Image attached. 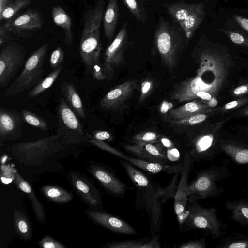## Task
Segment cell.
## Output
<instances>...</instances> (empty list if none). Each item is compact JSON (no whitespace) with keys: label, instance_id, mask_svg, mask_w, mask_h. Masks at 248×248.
<instances>
[{"label":"cell","instance_id":"6da1fadb","mask_svg":"<svg viewBox=\"0 0 248 248\" xmlns=\"http://www.w3.org/2000/svg\"><path fill=\"white\" fill-rule=\"evenodd\" d=\"M198 48L200 67L191 82V93L213 108L232 83L239 63L229 49L218 42L201 38Z\"/></svg>","mask_w":248,"mask_h":248},{"label":"cell","instance_id":"7a4b0ae2","mask_svg":"<svg viewBox=\"0 0 248 248\" xmlns=\"http://www.w3.org/2000/svg\"><path fill=\"white\" fill-rule=\"evenodd\" d=\"M120 163L144 201L150 219L152 234H156L161 230L163 215L162 205L169 200L174 198L180 173H175L170 184L162 187L152 182L130 162L122 159Z\"/></svg>","mask_w":248,"mask_h":248},{"label":"cell","instance_id":"3957f363","mask_svg":"<svg viewBox=\"0 0 248 248\" xmlns=\"http://www.w3.org/2000/svg\"><path fill=\"white\" fill-rule=\"evenodd\" d=\"M104 5V0H98L95 7L88 10L84 15L79 51L87 74H90L94 63L99 61L102 49L100 26Z\"/></svg>","mask_w":248,"mask_h":248},{"label":"cell","instance_id":"277c9868","mask_svg":"<svg viewBox=\"0 0 248 248\" xmlns=\"http://www.w3.org/2000/svg\"><path fill=\"white\" fill-rule=\"evenodd\" d=\"M58 134L37 140L12 145L11 155L20 163L27 166H39L53 154L63 148Z\"/></svg>","mask_w":248,"mask_h":248},{"label":"cell","instance_id":"5b68a950","mask_svg":"<svg viewBox=\"0 0 248 248\" xmlns=\"http://www.w3.org/2000/svg\"><path fill=\"white\" fill-rule=\"evenodd\" d=\"M229 169L224 165H212L197 172L195 178L188 184V201L195 202L198 200L217 197L224 189L218 183L230 176Z\"/></svg>","mask_w":248,"mask_h":248},{"label":"cell","instance_id":"8992f818","mask_svg":"<svg viewBox=\"0 0 248 248\" xmlns=\"http://www.w3.org/2000/svg\"><path fill=\"white\" fill-rule=\"evenodd\" d=\"M48 48V44L45 43L30 55L20 75L5 91L4 96L17 95L36 86L41 81Z\"/></svg>","mask_w":248,"mask_h":248},{"label":"cell","instance_id":"52a82bcc","mask_svg":"<svg viewBox=\"0 0 248 248\" xmlns=\"http://www.w3.org/2000/svg\"><path fill=\"white\" fill-rule=\"evenodd\" d=\"M217 211L215 207H203L196 203L187 205L182 227L203 230L213 239H217L225 234L227 225L218 217Z\"/></svg>","mask_w":248,"mask_h":248},{"label":"cell","instance_id":"ba28073f","mask_svg":"<svg viewBox=\"0 0 248 248\" xmlns=\"http://www.w3.org/2000/svg\"><path fill=\"white\" fill-rule=\"evenodd\" d=\"M232 116L215 123L204 132L193 139L188 151L193 162L210 161L216 157L220 151V129Z\"/></svg>","mask_w":248,"mask_h":248},{"label":"cell","instance_id":"9c48e42d","mask_svg":"<svg viewBox=\"0 0 248 248\" xmlns=\"http://www.w3.org/2000/svg\"><path fill=\"white\" fill-rule=\"evenodd\" d=\"M205 3L175 2L166 5L167 12L179 24L187 39L191 38L205 16Z\"/></svg>","mask_w":248,"mask_h":248},{"label":"cell","instance_id":"30bf717a","mask_svg":"<svg viewBox=\"0 0 248 248\" xmlns=\"http://www.w3.org/2000/svg\"><path fill=\"white\" fill-rule=\"evenodd\" d=\"M57 112V134L64 146L78 144L86 140V134L81 124L63 97L60 100Z\"/></svg>","mask_w":248,"mask_h":248},{"label":"cell","instance_id":"8fae6325","mask_svg":"<svg viewBox=\"0 0 248 248\" xmlns=\"http://www.w3.org/2000/svg\"><path fill=\"white\" fill-rule=\"evenodd\" d=\"M26 51L16 42H8L0 52V86L5 87L24 63Z\"/></svg>","mask_w":248,"mask_h":248},{"label":"cell","instance_id":"7c38bea8","mask_svg":"<svg viewBox=\"0 0 248 248\" xmlns=\"http://www.w3.org/2000/svg\"><path fill=\"white\" fill-rule=\"evenodd\" d=\"M156 49L165 62H175L182 44L179 32L167 21L160 19L154 34Z\"/></svg>","mask_w":248,"mask_h":248},{"label":"cell","instance_id":"4fadbf2b","mask_svg":"<svg viewBox=\"0 0 248 248\" xmlns=\"http://www.w3.org/2000/svg\"><path fill=\"white\" fill-rule=\"evenodd\" d=\"M67 178L75 192L91 208H102L100 192L88 177L78 172L70 171Z\"/></svg>","mask_w":248,"mask_h":248},{"label":"cell","instance_id":"5bb4252c","mask_svg":"<svg viewBox=\"0 0 248 248\" xmlns=\"http://www.w3.org/2000/svg\"><path fill=\"white\" fill-rule=\"evenodd\" d=\"M193 162L189 152H186L183 158V167L180 174V179L174 198V211L180 229L183 225L185 218L187 203L188 201V179L192 170Z\"/></svg>","mask_w":248,"mask_h":248},{"label":"cell","instance_id":"9a60e30c","mask_svg":"<svg viewBox=\"0 0 248 248\" xmlns=\"http://www.w3.org/2000/svg\"><path fill=\"white\" fill-rule=\"evenodd\" d=\"M44 25L42 15L35 10H30L14 20H9L4 27L13 35L19 38H29Z\"/></svg>","mask_w":248,"mask_h":248},{"label":"cell","instance_id":"2e32d148","mask_svg":"<svg viewBox=\"0 0 248 248\" xmlns=\"http://www.w3.org/2000/svg\"><path fill=\"white\" fill-rule=\"evenodd\" d=\"M22 113L10 108H0V141L14 140L21 137L24 122Z\"/></svg>","mask_w":248,"mask_h":248},{"label":"cell","instance_id":"e0dca14e","mask_svg":"<svg viewBox=\"0 0 248 248\" xmlns=\"http://www.w3.org/2000/svg\"><path fill=\"white\" fill-rule=\"evenodd\" d=\"M88 171L109 193L117 197L125 195V184L104 167L96 163H91Z\"/></svg>","mask_w":248,"mask_h":248},{"label":"cell","instance_id":"ac0fdd59","mask_svg":"<svg viewBox=\"0 0 248 248\" xmlns=\"http://www.w3.org/2000/svg\"><path fill=\"white\" fill-rule=\"evenodd\" d=\"M85 212L93 221L111 231L126 235L139 234L130 224L109 213L95 210H86Z\"/></svg>","mask_w":248,"mask_h":248},{"label":"cell","instance_id":"d6986e66","mask_svg":"<svg viewBox=\"0 0 248 248\" xmlns=\"http://www.w3.org/2000/svg\"><path fill=\"white\" fill-rule=\"evenodd\" d=\"M127 24L124 23L112 43L107 48L104 56V62L102 64L106 76L112 64L120 61L127 41Z\"/></svg>","mask_w":248,"mask_h":248},{"label":"cell","instance_id":"ffe728a7","mask_svg":"<svg viewBox=\"0 0 248 248\" xmlns=\"http://www.w3.org/2000/svg\"><path fill=\"white\" fill-rule=\"evenodd\" d=\"M124 148L138 158L161 164H170L166 155L157 146L152 143L127 144Z\"/></svg>","mask_w":248,"mask_h":248},{"label":"cell","instance_id":"44dd1931","mask_svg":"<svg viewBox=\"0 0 248 248\" xmlns=\"http://www.w3.org/2000/svg\"><path fill=\"white\" fill-rule=\"evenodd\" d=\"M119 157L143 170L153 174L160 172L175 174L181 172L183 167V163L171 164L152 162L138 158L128 157L123 153Z\"/></svg>","mask_w":248,"mask_h":248},{"label":"cell","instance_id":"7402d4cb","mask_svg":"<svg viewBox=\"0 0 248 248\" xmlns=\"http://www.w3.org/2000/svg\"><path fill=\"white\" fill-rule=\"evenodd\" d=\"M134 80L122 84L108 92L102 99L100 107L104 109H114L130 96L135 88Z\"/></svg>","mask_w":248,"mask_h":248},{"label":"cell","instance_id":"603a6c76","mask_svg":"<svg viewBox=\"0 0 248 248\" xmlns=\"http://www.w3.org/2000/svg\"><path fill=\"white\" fill-rule=\"evenodd\" d=\"M14 176L13 180L15 184L21 191L26 194L30 200L33 210L38 221L41 224H44L46 220L44 208L36 197L31 186L17 172L14 173Z\"/></svg>","mask_w":248,"mask_h":248},{"label":"cell","instance_id":"cb8c5ba5","mask_svg":"<svg viewBox=\"0 0 248 248\" xmlns=\"http://www.w3.org/2000/svg\"><path fill=\"white\" fill-rule=\"evenodd\" d=\"M220 149L233 162L248 165V146L233 140H221Z\"/></svg>","mask_w":248,"mask_h":248},{"label":"cell","instance_id":"d4e9b609","mask_svg":"<svg viewBox=\"0 0 248 248\" xmlns=\"http://www.w3.org/2000/svg\"><path fill=\"white\" fill-rule=\"evenodd\" d=\"M60 88L72 110L80 117L85 119L86 115L84 106L74 85L71 82L63 81L60 84Z\"/></svg>","mask_w":248,"mask_h":248},{"label":"cell","instance_id":"484cf974","mask_svg":"<svg viewBox=\"0 0 248 248\" xmlns=\"http://www.w3.org/2000/svg\"><path fill=\"white\" fill-rule=\"evenodd\" d=\"M224 207L231 212V218L244 226H248V200L245 198L230 200Z\"/></svg>","mask_w":248,"mask_h":248},{"label":"cell","instance_id":"4316f807","mask_svg":"<svg viewBox=\"0 0 248 248\" xmlns=\"http://www.w3.org/2000/svg\"><path fill=\"white\" fill-rule=\"evenodd\" d=\"M161 246L157 234L149 238L113 242L104 244L103 248H160Z\"/></svg>","mask_w":248,"mask_h":248},{"label":"cell","instance_id":"83f0119b","mask_svg":"<svg viewBox=\"0 0 248 248\" xmlns=\"http://www.w3.org/2000/svg\"><path fill=\"white\" fill-rule=\"evenodd\" d=\"M211 108L198 101H194L175 109H172L169 112V116L172 120L185 118L198 113L205 112Z\"/></svg>","mask_w":248,"mask_h":248},{"label":"cell","instance_id":"f1b7e54d","mask_svg":"<svg viewBox=\"0 0 248 248\" xmlns=\"http://www.w3.org/2000/svg\"><path fill=\"white\" fill-rule=\"evenodd\" d=\"M118 18L117 0H109L103 18L104 34L108 39H111L114 35Z\"/></svg>","mask_w":248,"mask_h":248},{"label":"cell","instance_id":"f546056e","mask_svg":"<svg viewBox=\"0 0 248 248\" xmlns=\"http://www.w3.org/2000/svg\"><path fill=\"white\" fill-rule=\"evenodd\" d=\"M52 16L54 23L62 28L64 31L65 44L71 45L73 43V34L70 16L60 6H56L52 8Z\"/></svg>","mask_w":248,"mask_h":248},{"label":"cell","instance_id":"4dcf8cb0","mask_svg":"<svg viewBox=\"0 0 248 248\" xmlns=\"http://www.w3.org/2000/svg\"><path fill=\"white\" fill-rule=\"evenodd\" d=\"M14 226L17 233L22 240L30 241L32 237L31 223L27 216L15 209L13 211Z\"/></svg>","mask_w":248,"mask_h":248},{"label":"cell","instance_id":"1f68e13d","mask_svg":"<svg viewBox=\"0 0 248 248\" xmlns=\"http://www.w3.org/2000/svg\"><path fill=\"white\" fill-rule=\"evenodd\" d=\"M41 191L47 199L58 203H65L73 200L72 194L57 186L47 185L41 188Z\"/></svg>","mask_w":248,"mask_h":248},{"label":"cell","instance_id":"d6a6232c","mask_svg":"<svg viewBox=\"0 0 248 248\" xmlns=\"http://www.w3.org/2000/svg\"><path fill=\"white\" fill-rule=\"evenodd\" d=\"M219 248H248V236L238 232L231 233L222 239Z\"/></svg>","mask_w":248,"mask_h":248},{"label":"cell","instance_id":"836d02e7","mask_svg":"<svg viewBox=\"0 0 248 248\" xmlns=\"http://www.w3.org/2000/svg\"><path fill=\"white\" fill-rule=\"evenodd\" d=\"M62 70V66L54 69L45 78L42 79L32 88L28 93V97L30 98L36 97L47 89L50 88L56 80Z\"/></svg>","mask_w":248,"mask_h":248},{"label":"cell","instance_id":"e575fe53","mask_svg":"<svg viewBox=\"0 0 248 248\" xmlns=\"http://www.w3.org/2000/svg\"><path fill=\"white\" fill-rule=\"evenodd\" d=\"M31 2V0H16L0 14V21L10 20L19 10L30 4Z\"/></svg>","mask_w":248,"mask_h":248},{"label":"cell","instance_id":"d590c367","mask_svg":"<svg viewBox=\"0 0 248 248\" xmlns=\"http://www.w3.org/2000/svg\"><path fill=\"white\" fill-rule=\"evenodd\" d=\"M217 112V108L210 109L201 113L193 115L183 119L172 120V123L178 125H194L204 122L214 113Z\"/></svg>","mask_w":248,"mask_h":248},{"label":"cell","instance_id":"8d00e7d4","mask_svg":"<svg viewBox=\"0 0 248 248\" xmlns=\"http://www.w3.org/2000/svg\"><path fill=\"white\" fill-rule=\"evenodd\" d=\"M24 121L29 124L41 130L49 129L47 123L42 117L28 110L24 109L21 111Z\"/></svg>","mask_w":248,"mask_h":248},{"label":"cell","instance_id":"74e56055","mask_svg":"<svg viewBox=\"0 0 248 248\" xmlns=\"http://www.w3.org/2000/svg\"><path fill=\"white\" fill-rule=\"evenodd\" d=\"M217 31L225 35L234 44L243 47H248V34L237 30L218 29Z\"/></svg>","mask_w":248,"mask_h":248},{"label":"cell","instance_id":"f35d334b","mask_svg":"<svg viewBox=\"0 0 248 248\" xmlns=\"http://www.w3.org/2000/svg\"><path fill=\"white\" fill-rule=\"evenodd\" d=\"M133 16L138 20L145 23L146 15L143 9L136 0H123Z\"/></svg>","mask_w":248,"mask_h":248},{"label":"cell","instance_id":"ab89813d","mask_svg":"<svg viewBox=\"0 0 248 248\" xmlns=\"http://www.w3.org/2000/svg\"><path fill=\"white\" fill-rule=\"evenodd\" d=\"M247 104H248V97H243L226 103L221 107L217 108V111L218 112L227 113L243 107Z\"/></svg>","mask_w":248,"mask_h":248},{"label":"cell","instance_id":"60d3db41","mask_svg":"<svg viewBox=\"0 0 248 248\" xmlns=\"http://www.w3.org/2000/svg\"><path fill=\"white\" fill-rule=\"evenodd\" d=\"M64 60V52L60 46L57 47L52 53L50 58V65L55 69L61 66Z\"/></svg>","mask_w":248,"mask_h":248},{"label":"cell","instance_id":"b9f144b4","mask_svg":"<svg viewBox=\"0 0 248 248\" xmlns=\"http://www.w3.org/2000/svg\"><path fill=\"white\" fill-rule=\"evenodd\" d=\"M38 245L43 248H65L62 243L54 239L49 235H46L38 242Z\"/></svg>","mask_w":248,"mask_h":248},{"label":"cell","instance_id":"7bdbcfd3","mask_svg":"<svg viewBox=\"0 0 248 248\" xmlns=\"http://www.w3.org/2000/svg\"><path fill=\"white\" fill-rule=\"evenodd\" d=\"M157 139V135L153 132H147L136 136L134 138V143H152L155 142Z\"/></svg>","mask_w":248,"mask_h":248},{"label":"cell","instance_id":"ee69618b","mask_svg":"<svg viewBox=\"0 0 248 248\" xmlns=\"http://www.w3.org/2000/svg\"><path fill=\"white\" fill-rule=\"evenodd\" d=\"M93 78L97 80H102L106 78V75L100 61H97L93 64L90 73Z\"/></svg>","mask_w":248,"mask_h":248},{"label":"cell","instance_id":"f6af8a7d","mask_svg":"<svg viewBox=\"0 0 248 248\" xmlns=\"http://www.w3.org/2000/svg\"><path fill=\"white\" fill-rule=\"evenodd\" d=\"M86 138L102 141H110L112 139V136L108 132L102 130H96L92 133V135H86Z\"/></svg>","mask_w":248,"mask_h":248},{"label":"cell","instance_id":"bcb514c9","mask_svg":"<svg viewBox=\"0 0 248 248\" xmlns=\"http://www.w3.org/2000/svg\"><path fill=\"white\" fill-rule=\"evenodd\" d=\"M206 247L205 237L197 241H190L182 244L180 248H205Z\"/></svg>","mask_w":248,"mask_h":248},{"label":"cell","instance_id":"7dc6e473","mask_svg":"<svg viewBox=\"0 0 248 248\" xmlns=\"http://www.w3.org/2000/svg\"><path fill=\"white\" fill-rule=\"evenodd\" d=\"M248 94V83L240 84L235 87L232 91V95L234 97H241Z\"/></svg>","mask_w":248,"mask_h":248},{"label":"cell","instance_id":"c3c4849f","mask_svg":"<svg viewBox=\"0 0 248 248\" xmlns=\"http://www.w3.org/2000/svg\"><path fill=\"white\" fill-rule=\"evenodd\" d=\"M233 18L242 29L248 32V19L237 14H234Z\"/></svg>","mask_w":248,"mask_h":248},{"label":"cell","instance_id":"681fc988","mask_svg":"<svg viewBox=\"0 0 248 248\" xmlns=\"http://www.w3.org/2000/svg\"><path fill=\"white\" fill-rule=\"evenodd\" d=\"M7 30L4 27L1 26L0 27V46L1 47L7 42H9V37L8 36Z\"/></svg>","mask_w":248,"mask_h":248},{"label":"cell","instance_id":"f907efd6","mask_svg":"<svg viewBox=\"0 0 248 248\" xmlns=\"http://www.w3.org/2000/svg\"><path fill=\"white\" fill-rule=\"evenodd\" d=\"M173 104L166 101L164 102L161 107V112L162 113H166L169 109L172 108Z\"/></svg>","mask_w":248,"mask_h":248},{"label":"cell","instance_id":"816d5d0a","mask_svg":"<svg viewBox=\"0 0 248 248\" xmlns=\"http://www.w3.org/2000/svg\"><path fill=\"white\" fill-rule=\"evenodd\" d=\"M151 88V83L149 81H145L142 84L141 93L142 95L146 94Z\"/></svg>","mask_w":248,"mask_h":248},{"label":"cell","instance_id":"f5cc1de1","mask_svg":"<svg viewBox=\"0 0 248 248\" xmlns=\"http://www.w3.org/2000/svg\"><path fill=\"white\" fill-rule=\"evenodd\" d=\"M12 3V0H0V14Z\"/></svg>","mask_w":248,"mask_h":248},{"label":"cell","instance_id":"db71d44e","mask_svg":"<svg viewBox=\"0 0 248 248\" xmlns=\"http://www.w3.org/2000/svg\"><path fill=\"white\" fill-rule=\"evenodd\" d=\"M236 114L237 117H248V106L242 108L236 112Z\"/></svg>","mask_w":248,"mask_h":248},{"label":"cell","instance_id":"11a10c76","mask_svg":"<svg viewBox=\"0 0 248 248\" xmlns=\"http://www.w3.org/2000/svg\"><path fill=\"white\" fill-rule=\"evenodd\" d=\"M246 131L247 132V133L248 134V128L246 129Z\"/></svg>","mask_w":248,"mask_h":248}]
</instances>
